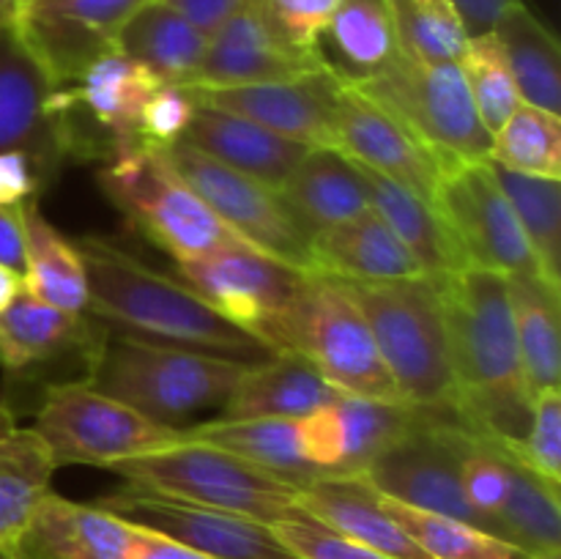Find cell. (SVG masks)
Instances as JSON below:
<instances>
[{
    "instance_id": "1",
    "label": "cell",
    "mask_w": 561,
    "mask_h": 559,
    "mask_svg": "<svg viewBox=\"0 0 561 559\" xmlns=\"http://www.w3.org/2000/svg\"><path fill=\"white\" fill-rule=\"evenodd\" d=\"M455 378V417L474 436L515 453L531 420V398L515 338L507 277L460 269L438 280Z\"/></svg>"
},
{
    "instance_id": "2",
    "label": "cell",
    "mask_w": 561,
    "mask_h": 559,
    "mask_svg": "<svg viewBox=\"0 0 561 559\" xmlns=\"http://www.w3.org/2000/svg\"><path fill=\"white\" fill-rule=\"evenodd\" d=\"M88 274V312L107 329L175 349L257 365L274 351L219 316L184 280H173L99 236L75 241Z\"/></svg>"
},
{
    "instance_id": "3",
    "label": "cell",
    "mask_w": 561,
    "mask_h": 559,
    "mask_svg": "<svg viewBox=\"0 0 561 559\" xmlns=\"http://www.w3.org/2000/svg\"><path fill=\"white\" fill-rule=\"evenodd\" d=\"M85 365L93 389L179 431L195 425L206 411L225 409L250 367L121 332L96 334L85 349Z\"/></svg>"
},
{
    "instance_id": "4",
    "label": "cell",
    "mask_w": 561,
    "mask_h": 559,
    "mask_svg": "<svg viewBox=\"0 0 561 559\" xmlns=\"http://www.w3.org/2000/svg\"><path fill=\"white\" fill-rule=\"evenodd\" d=\"M257 338L274 354L285 351L305 360L340 392L403 403L370 323L340 280L305 272L288 305L257 329Z\"/></svg>"
},
{
    "instance_id": "5",
    "label": "cell",
    "mask_w": 561,
    "mask_h": 559,
    "mask_svg": "<svg viewBox=\"0 0 561 559\" xmlns=\"http://www.w3.org/2000/svg\"><path fill=\"white\" fill-rule=\"evenodd\" d=\"M343 285L370 323L378 354L400 400L411 409L458 420L438 280L422 274L389 283Z\"/></svg>"
},
{
    "instance_id": "6",
    "label": "cell",
    "mask_w": 561,
    "mask_h": 559,
    "mask_svg": "<svg viewBox=\"0 0 561 559\" xmlns=\"http://www.w3.org/2000/svg\"><path fill=\"white\" fill-rule=\"evenodd\" d=\"M110 471L126 486L201 507L274 524L296 507L299 488L214 444L181 438L170 447L118 460Z\"/></svg>"
},
{
    "instance_id": "7",
    "label": "cell",
    "mask_w": 561,
    "mask_h": 559,
    "mask_svg": "<svg viewBox=\"0 0 561 559\" xmlns=\"http://www.w3.org/2000/svg\"><path fill=\"white\" fill-rule=\"evenodd\" d=\"M104 195L175 263H190L236 236L164 159L162 148L131 140L99 170Z\"/></svg>"
},
{
    "instance_id": "8",
    "label": "cell",
    "mask_w": 561,
    "mask_h": 559,
    "mask_svg": "<svg viewBox=\"0 0 561 559\" xmlns=\"http://www.w3.org/2000/svg\"><path fill=\"white\" fill-rule=\"evenodd\" d=\"M348 82L392 113L444 170L488 159L491 132L477 115L458 64H427L400 53L376 75Z\"/></svg>"
},
{
    "instance_id": "9",
    "label": "cell",
    "mask_w": 561,
    "mask_h": 559,
    "mask_svg": "<svg viewBox=\"0 0 561 559\" xmlns=\"http://www.w3.org/2000/svg\"><path fill=\"white\" fill-rule=\"evenodd\" d=\"M33 431L42 436L55 466H104L181 442L184 431L159 425L121 400L69 381L47 389Z\"/></svg>"
},
{
    "instance_id": "10",
    "label": "cell",
    "mask_w": 561,
    "mask_h": 559,
    "mask_svg": "<svg viewBox=\"0 0 561 559\" xmlns=\"http://www.w3.org/2000/svg\"><path fill=\"white\" fill-rule=\"evenodd\" d=\"M162 153L236 239L301 272H312V236L277 190L217 162L184 140L162 148Z\"/></svg>"
},
{
    "instance_id": "11",
    "label": "cell",
    "mask_w": 561,
    "mask_h": 559,
    "mask_svg": "<svg viewBox=\"0 0 561 559\" xmlns=\"http://www.w3.org/2000/svg\"><path fill=\"white\" fill-rule=\"evenodd\" d=\"M433 208L466 266L504 277H540V266L485 162L444 170Z\"/></svg>"
},
{
    "instance_id": "12",
    "label": "cell",
    "mask_w": 561,
    "mask_h": 559,
    "mask_svg": "<svg viewBox=\"0 0 561 559\" xmlns=\"http://www.w3.org/2000/svg\"><path fill=\"white\" fill-rule=\"evenodd\" d=\"M0 151H22L44 179L75 153L69 102L14 22H0Z\"/></svg>"
},
{
    "instance_id": "13",
    "label": "cell",
    "mask_w": 561,
    "mask_h": 559,
    "mask_svg": "<svg viewBox=\"0 0 561 559\" xmlns=\"http://www.w3.org/2000/svg\"><path fill=\"white\" fill-rule=\"evenodd\" d=\"M455 425H458V420H453V417L422 411L420 422L405 436L389 444L362 471V477L383 497L493 532L491 524L471 507L463 486H460Z\"/></svg>"
},
{
    "instance_id": "14",
    "label": "cell",
    "mask_w": 561,
    "mask_h": 559,
    "mask_svg": "<svg viewBox=\"0 0 561 559\" xmlns=\"http://www.w3.org/2000/svg\"><path fill=\"white\" fill-rule=\"evenodd\" d=\"M179 274L219 316L252 334L288 305L305 277L301 269L239 239L179 263Z\"/></svg>"
},
{
    "instance_id": "15",
    "label": "cell",
    "mask_w": 561,
    "mask_h": 559,
    "mask_svg": "<svg viewBox=\"0 0 561 559\" xmlns=\"http://www.w3.org/2000/svg\"><path fill=\"white\" fill-rule=\"evenodd\" d=\"M96 504L129 524L162 532L214 559H296L277 540L272 524L247 515L201 507L131 486L107 493Z\"/></svg>"
},
{
    "instance_id": "16",
    "label": "cell",
    "mask_w": 561,
    "mask_h": 559,
    "mask_svg": "<svg viewBox=\"0 0 561 559\" xmlns=\"http://www.w3.org/2000/svg\"><path fill=\"white\" fill-rule=\"evenodd\" d=\"M345 77L332 66L233 88H192L201 104L250 118L307 148H334V118Z\"/></svg>"
},
{
    "instance_id": "17",
    "label": "cell",
    "mask_w": 561,
    "mask_h": 559,
    "mask_svg": "<svg viewBox=\"0 0 561 559\" xmlns=\"http://www.w3.org/2000/svg\"><path fill=\"white\" fill-rule=\"evenodd\" d=\"M334 148L351 162L387 175L422 201L433 203L436 197L444 164L392 113L356 91L348 80L337 99Z\"/></svg>"
},
{
    "instance_id": "18",
    "label": "cell",
    "mask_w": 561,
    "mask_h": 559,
    "mask_svg": "<svg viewBox=\"0 0 561 559\" xmlns=\"http://www.w3.org/2000/svg\"><path fill=\"white\" fill-rule=\"evenodd\" d=\"M327 66L321 53L294 47L268 20L261 0H247L208 36L206 55L192 88H233L285 80Z\"/></svg>"
},
{
    "instance_id": "19",
    "label": "cell",
    "mask_w": 561,
    "mask_h": 559,
    "mask_svg": "<svg viewBox=\"0 0 561 559\" xmlns=\"http://www.w3.org/2000/svg\"><path fill=\"white\" fill-rule=\"evenodd\" d=\"M184 142L208 153L217 162L272 186V190H279L290 175V170L310 151L301 142L288 140V137L277 135V132L266 129L255 121L201 102H197L195 115H192Z\"/></svg>"
},
{
    "instance_id": "20",
    "label": "cell",
    "mask_w": 561,
    "mask_h": 559,
    "mask_svg": "<svg viewBox=\"0 0 561 559\" xmlns=\"http://www.w3.org/2000/svg\"><path fill=\"white\" fill-rule=\"evenodd\" d=\"M296 504L381 557L431 559L416 546L414 537L389 515L376 488L362 475L318 477L310 486L299 488Z\"/></svg>"
},
{
    "instance_id": "21",
    "label": "cell",
    "mask_w": 561,
    "mask_h": 559,
    "mask_svg": "<svg viewBox=\"0 0 561 559\" xmlns=\"http://www.w3.org/2000/svg\"><path fill=\"white\" fill-rule=\"evenodd\" d=\"M131 524L99 504H80L49 491L14 557L129 559Z\"/></svg>"
},
{
    "instance_id": "22",
    "label": "cell",
    "mask_w": 561,
    "mask_h": 559,
    "mask_svg": "<svg viewBox=\"0 0 561 559\" xmlns=\"http://www.w3.org/2000/svg\"><path fill=\"white\" fill-rule=\"evenodd\" d=\"M312 272L343 283H389L422 277L420 263L376 212L318 230L310 239Z\"/></svg>"
},
{
    "instance_id": "23",
    "label": "cell",
    "mask_w": 561,
    "mask_h": 559,
    "mask_svg": "<svg viewBox=\"0 0 561 559\" xmlns=\"http://www.w3.org/2000/svg\"><path fill=\"white\" fill-rule=\"evenodd\" d=\"M162 82L124 55L121 49H107L99 55L80 75L71 88H64L71 113H82L107 135L110 153L126 142L137 140V121L142 107Z\"/></svg>"
},
{
    "instance_id": "24",
    "label": "cell",
    "mask_w": 561,
    "mask_h": 559,
    "mask_svg": "<svg viewBox=\"0 0 561 559\" xmlns=\"http://www.w3.org/2000/svg\"><path fill=\"white\" fill-rule=\"evenodd\" d=\"M277 192L310 236L370 212L359 168L337 148H310Z\"/></svg>"
},
{
    "instance_id": "25",
    "label": "cell",
    "mask_w": 561,
    "mask_h": 559,
    "mask_svg": "<svg viewBox=\"0 0 561 559\" xmlns=\"http://www.w3.org/2000/svg\"><path fill=\"white\" fill-rule=\"evenodd\" d=\"M206 47L208 33L162 0H148L115 36V49L146 66L162 85H195Z\"/></svg>"
},
{
    "instance_id": "26",
    "label": "cell",
    "mask_w": 561,
    "mask_h": 559,
    "mask_svg": "<svg viewBox=\"0 0 561 559\" xmlns=\"http://www.w3.org/2000/svg\"><path fill=\"white\" fill-rule=\"evenodd\" d=\"M321 373L296 354L277 351L266 362L250 365L239 387L225 403L222 417L247 420V417H277V420H301L340 398Z\"/></svg>"
},
{
    "instance_id": "27",
    "label": "cell",
    "mask_w": 561,
    "mask_h": 559,
    "mask_svg": "<svg viewBox=\"0 0 561 559\" xmlns=\"http://www.w3.org/2000/svg\"><path fill=\"white\" fill-rule=\"evenodd\" d=\"M184 438L214 444L279 480L305 488L323 477L301 453L299 420H277V417H247V420L195 422L184 427Z\"/></svg>"
},
{
    "instance_id": "28",
    "label": "cell",
    "mask_w": 561,
    "mask_h": 559,
    "mask_svg": "<svg viewBox=\"0 0 561 559\" xmlns=\"http://www.w3.org/2000/svg\"><path fill=\"white\" fill-rule=\"evenodd\" d=\"M356 168L365 179L370 208L387 223V228L411 252V258L420 263L425 277L444 280L466 269L463 258H460L458 247H455L453 236H449L447 225L442 223L433 203L422 201L420 195L394 184L376 170L362 168V164H356Z\"/></svg>"
},
{
    "instance_id": "29",
    "label": "cell",
    "mask_w": 561,
    "mask_h": 559,
    "mask_svg": "<svg viewBox=\"0 0 561 559\" xmlns=\"http://www.w3.org/2000/svg\"><path fill=\"white\" fill-rule=\"evenodd\" d=\"M55 460L33 427H11L0 436V554L14 557L49 493Z\"/></svg>"
},
{
    "instance_id": "30",
    "label": "cell",
    "mask_w": 561,
    "mask_h": 559,
    "mask_svg": "<svg viewBox=\"0 0 561 559\" xmlns=\"http://www.w3.org/2000/svg\"><path fill=\"white\" fill-rule=\"evenodd\" d=\"M85 316L58 310L22 288L0 312V365L20 373L58 360L69 349H88L96 334Z\"/></svg>"
},
{
    "instance_id": "31",
    "label": "cell",
    "mask_w": 561,
    "mask_h": 559,
    "mask_svg": "<svg viewBox=\"0 0 561 559\" xmlns=\"http://www.w3.org/2000/svg\"><path fill=\"white\" fill-rule=\"evenodd\" d=\"M25 223V283L27 294L58 310L88 312V274L75 241L66 239L47 217L36 197L22 203Z\"/></svg>"
},
{
    "instance_id": "32",
    "label": "cell",
    "mask_w": 561,
    "mask_h": 559,
    "mask_svg": "<svg viewBox=\"0 0 561 559\" xmlns=\"http://www.w3.org/2000/svg\"><path fill=\"white\" fill-rule=\"evenodd\" d=\"M493 36L502 44L520 102L537 110L561 113V47L559 38L531 14L524 0H515L499 16Z\"/></svg>"
},
{
    "instance_id": "33",
    "label": "cell",
    "mask_w": 561,
    "mask_h": 559,
    "mask_svg": "<svg viewBox=\"0 0 561 559\" xmlns=\"http://www.w3.org/2000/svg\"><path fill=\"white\" fill-rule=\"evenodd\" d=\"M513 305L515 338L520 365L531 398L546 389H559L561 381V294L548 288L540 277H507Z\"/></svg>"
},
{
    "instance_id": "34",
    "label": "cell",
    "mask_w": 561,
    "mask_h": 559,
    "mask_svg": "<svg viewBox=\"0 0 561 559\" xmlns=\"http://www.w3.org/2000/svg\"><path fill=\"white\" fill-rule=\"evenodd\" d=\"M323 42L340 60L332 69L345 80L376 75L400 55L392 16L383 0H340L321 36Z\"/></svg>"
},
{
    "instance_id": "35",
    "label": "cell",
    "mask_w": 561,
    "mask_h": 559,
    "mask_svg": "<svg viewBox=\"0 0 561 559\" xmlns=\"http://www.w3.org/2000/svg\"><path fill=\"white\" fill-rule=\"evenodd\" d=\"M499 190L507 197L526 241L540 266V280L561 294V184L557 179L513 173L488 162Z\"/></svg>"
},
{
    "instance_id": "36",
    "label": "cell",
    "mask_w": 561,
    "mask_h": 559,
    "mask_svg": "<svg viewBox=\"0 0 561 559\" xmlns=\"http://www.w3.org/2000/svg\"><path fill=\"white\" fill-rule=\"evenodd\" d=\"M507 499L502 507V535L526 554H561L559 488L507 453Z\"/></svg>"
},
{
    "instance_id": "37",
    "label": "cell",
    "mask_w": 561,
    "mask_h": 559,
    "mask_svg": "<svg viewBox=\"0 0 561 559\" xmlns=\"http://www.w3.org/2000/svg\"><path fill=\"white\" fill-rule=\"evenodd\" d=\"M334 414L340 422V475H362L389 444L411 431L420 422L422 411L405 403H387V400L356 398L340 395L334 400Z\"/></svg>"
},
{
    "instance_id": "38",
    "label": "cell",
    "mask_w": 561,
    "mask_h": 559,
    "mask_svg": "<svg viewBox=\"0 0 561 559\" xmlns=\"http://www.w3.org/2000/svg\"><path fill=\"white\" fill-rule=\"evenodd\" d=\"M383 507L394 521L414 537L416 546L431 559H529L524 548L513 546L493 532L480 529L466 521L416 510L411 504L378 493Z\"/></svg>"
},
{
    "instance_id": "39",
    "label": "cell",
    "mask_w": 561,
    "mask_h": 559,
    "mask_svg": "<svg viewBox=\"0 0 561 559\" xmlns=\"http://www.w3.org/2000/svg\"><path fill=\"white\" fill-rule=\"evenodd\" d=\"M488 162L537 179H561V118L531 104H518L491 135Z\"/></svg>"
},
{
    "instance_id": "40",
    "label": "cell",
    "mask_w": 561,
    "mask_h": 559,
    "mask_svg": "<svg viewBox=\"0 0 561 559\" xmlns=\"http://www.w3.org/2000/svg\"><path fill=\"white\" fill-rule=\"evenodd\" d=\"M403 55L427 64H458L469 44L449 0H383Z\"/></svg>"
},
{
    "instance_id": "41",
    "label": "cell",
    "mask_w": 561,
    "mask_h": 559,
    "mask_svg": "<svg viewBox=\"0 0 561 559\" xmlns=\"http://www.w3.org/2000/svg\"><path fill=\"white\" fill-rule=\"evenodd\" d=\"M458 66L463 71L466 88H469L482 126L493 135L518 110V104H524L507 58L502 53V44L493 33L471 36Z\"/></svg>"
},
{
    "instance_id": "42",
    "label": "cell",
    "mask_w": 561,
    "mask_h": 559,
    "mask_svg": "<svg viewBox=\"0 0 561 559\" xmlns=\"http://www.w3.org/2000/svg\"><path fill=\"white\" fill-rule=\"evenodd\" d=\"M272 529L296 559H387L373 548L351 540L343 532L332 529L321 518L301 510L299 504L288 515L274 521Z\"/></svg>"
},
{
    "instance_id": "43",
    "label": "cell",
    "mask_w": 561,
    "mask_h": 559,
    "mask_svg": "<svg viewBox=\"0 0 561 559\" xmlns=\"http://www.w3.org/2000/svg\"><path fill=\"white\" fill-rule=\"evenodd\" d=\"M515 458L535 475L559 488L561 482V392L546 389L535 395L529 431L515 449Z\"/></svg>"
},
{
    "instance_id": "44",
    "label": "cell",
    "mask_w": 561,
    "mask_h": 559,
    "mask_svg": "<svg viewBox=\"0 0 561 559\" xmlns=\"http://www.w3.org/2000/svg\"><path fill=\"white\" fill-rule=\"evenodd\" d=\"M146 3L148 0H25L20 11L64 20L115 44V36L126 20Z\"/></svg>"
},
{
    "instance_id": "45",
    "label": "cell",
    "mask_w": 561,
    "mask_h": 559,
    "mask_svg": "<svg viewBox=\"0 0 561 559\" xmlns=\"http://www.w3.org/2000/svg\"><path fill=\"white\" fill-rule=\"evenodd\" d=\"M195 93L186 85H159L148 96L137 121V140L153 148H168L184 140L195 115Z\"/></svg>"
},
{
    "instance_id": "46",
    "label": "cell",
    "mask_w": 561,
    "mask_h": 559,
    "mask_svg": "<svg viewBox=\"0 0 561 559\" xmlns=\"http://www.w3.org/2000/svg\"><path fill=\"white\" fill-rule=\"evenodd\" d=\"M272 25L305 53H321V36L340 0H261Z\"/></svg>"
},
{
    "instance_id": "47",
    "label": "cell",
    "mask_w": 561,
    "mask_h": 559,
    "mask_svg": "<svg viewBox=\"0 0 561 559\" xmlns=\"http://www.w3.org/2000/svg\"><path fill=\"white\" fill-rule=\"evenodd\" d=\"M42 190V173L22 151H0V206H16Z\"/></svg>"
},
{
    "instance_id": "48",
    "label": "cell",
    "mask_w": 561,
    "mask_h": 559,
    "mask_svg": "<svg viewBox=\"0 0 561 559\" xmlns=\"http://www.w3.org/2000/svg\"><path fill=\"white\" fill-rule=\"evenodd\" d=\"M129 559H214V557L186 546V543L175 540V537L162 535V532L148 529V526H140V524H131Z\"/></svg>"
},
{
    "instance_id": "49",
    "label": "cell",
    "mask_w": 561,
    "mask_h": 559,
    "mask_svg": "<svg viewBox=\"0 0 561 559\" xmlns=\"http://www.w3.org/2000/svg\"><path fill=\"white\" fill-rule=\"evenodd\" d=\"M0 266L11 272H25V223H22V203L0 206Z\"/></svg>"
},
{
    "instance_id": "50",
    "label": "cell",
    "mask_w": 561,
    "mask_h": 559,
    "mask_svg": "<svg viewBox=\"0 0 561 559\" xmlns=\"http://www.w3.org/2000/svg\"><path fill=\"white\" fill-rule=\"evenodd\" d=\"M162 3L173 5L175 11H181L186 20H192L201 31H206L211 36L247 0H162Z\"/></svg>"
},
{
    "instance_id": "51",
    "label": "cell",
    "mask_w": 561,
    "mask_h": 559,
    "mask_svg": "<svg viewBox=\"0 0 561 559\" xmlns=\"http://www.w3.org/2000/svg\"><path fill=\"white\" fill-rule=\"evenodd\" d=\"M455 14L463 22L466 33L471 36H482V33H493L499 16L515 3V0H449Z\"/></svg>"
},
{
    "instance_id": "52",
    "label": "cell",
    "mask_w": 561,
    "mask_h": 559,
    "mask_svg": "<svg viewBox=\"0 0 561 559\" xmlns=\"http://www.w3.org/2000/svg\"><path fill=\"white\" fill-rule=\"evenodd\" d=\"M22 288H25V283H22V274L0 266V312L11 305V299H14Z\"/></svg>"
},
{
    "instance_id": "53",
    "label": "cell",
    "mask_w": 561,
    "mask_h": 559,
    "mask_svg": "<svg viewBox=\"0 0 561 559\" xmlns=\"http://www.w3.org/2000/svg\"><path fill=\"white\" fill-rule=\"evenodd\" d=\"M25 0H0V22H11Z\"/></svg>"
},
{
    "instance_id": "54",
    "label": "cell",
    "mask_w": 561,
    "mask_h": 559,
    "mask_svg": "<svg viewBox=\"0 0 561 559\" xmlns=\"http://www.w3.org/2000/svg\"><path fill=\"white\" fill-rule=\"evenodd\" d=\"M11 427H16V417H14V409L5 403H0V436L3 433H9Z\"/></svg>"
},
{
    "instance_id": "55",
    "label": "cell",
    "mask_w": 561,
    "mask_h": 559,
    "mask_svg": "<svg viewBox=\"0 0 561 559\" xmlns=\"http://www.w3.org/2000/svg\"><path fill=\"white\" fill-rule=\"evenodd\" d=\"M529 559H561V554H531Z\"/></svg>"
},
{
    "instance_id": "56",
    "label": "cell",
    "mask_w": 561,
    "mask_h": 559,
    "mask_svg": "<svg viewBox=\"0 0 561 559\" xmlns=\"http://www.w3.org/2000/svg\"><path fill=\"white\" fill-rule=\"evenodd\" d=\"M5 559H22V557H5Z\"/></svg>"
},
{
    "instance_id": "57",
    "label": "cell",
    "mask_w": 561,
    "mask_h": 559,
    "mask_svg": "<svg viewBox=\"0 0 561 559\" xmlns=\"http://www.w3.org/2000/svg\"><path fill=\"white\" fill-rule=\"evenodd\" d=\"M0 559H5V557H0Z\"/></svg>"
},
{
    "instance_id": "58",
    "label": "cell",
    "mask_w": 561,
    "mask_h": 559,
    "mask_svg": "<svg viewBox=\"0 0 561 559\" xmlns=\"http://www.w3.org/2000/svg\"><path fill=\"white\" fill-rule=\"evenodd\" d=\"M0 557H3V554H0Z\"/></svg>"
}]
</instances>
